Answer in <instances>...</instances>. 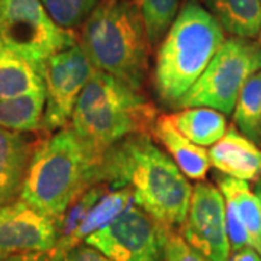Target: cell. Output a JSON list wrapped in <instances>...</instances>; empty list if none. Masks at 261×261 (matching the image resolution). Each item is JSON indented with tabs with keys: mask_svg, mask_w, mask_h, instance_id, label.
<instances>
[{
	"mask_svg": "<svg viewBox=\"0 0 261 261\" xmlns=\"http://www.w3.org/2000/svg\"><path fill=\"white\" fill-rule=\"evenodd\" d=\"M97 178L112 189L128 187L135 205L168 231L186 222L193 187L149 134L130 135L106 149Z\"/></svg>",
	"mask_w": 261,
	"mask_h": 261,
	"instance_id": "obj_1",
	"label": "cell"
},
{
	"mask_svg": "<svg viewBox=\"0 0 261 261\" xmlns=\"http://www.w3.org/2000/svg\"><path fill=\"white\" fill-rule=\"evenodd\" d=\"M79 45L97 70L142 92L152 48L138 0H99L82 25Z\"/></svg>",
	"mask_w": 261,
	"mask_h": 261,
	"instance_id": "obj_2",
	"label": "cell"
},
{
	"mask_svg": "<svg viewBox=\"0 0 261 261\" xmlns=\"http://www.w3.org/2000/svg\"><path fill=\"white\" fill-rule=\"evenodd\" d=\"M100 160L71 128L57 130L38 145L20 199L57 224L77 196L99 183Z\"/></svg>",
	"mask_w": 261,
	"mask_h": 261,
	"instance_id": "obj_3",
	"label": "cell"
},
{
	"mask_svg": "<svg viewBox=\"0 0 261 261\" xmlns=\"http://www.w3.org/2000/svg\"><path fill=\"white\" fill-rule=\"evenodd\" d=\"M159 118L148 99L100 70L86 84L71 116V129L102 159L116 142L137 134H149Z\"/></svg>",
	"mask_w": 261,
	"mask_h": 261,
	"instance_id": "obj_4",
	"label": "cell"
},
{
	"mask_svg": "<svg viewBox=\"0 0 261 261\" xmlns=\"http://www.w3.org/2000/svg\"><path fill=\"white\" fill-rule=\"evenodd\" d=\"M225 41L221 23L199 2H186L157 47L152 83L160 102L174 108L203 74Z\"/></svg>",
	"mask_w": 261,
	"mask_h": 261,
	"instance_id": "obj_5",
	"label": "cell"
},
{
	"mask_svg": "<svg viewBox=\"0 0 261 261\" xmlns=\"http://www.w3.org/2000/svg\"><path fill=\"white\" fill-rule=\"evenodd\" d=\"M258 71H261L260 42L245 38H228L203 74L173 109L211 108L231 115L244 84Z\"/></svg>",
	"mask_w": 261,
	"mask_h": 261,
	"instance_id": "obj_6",
	"label": "cell"
},
{
	"mask_svg": "<svg viewBox=\"0 0 261 261\" xmlns=\"http://www.w3.org/2000/svg\"><path fill=\"white\" fill-rule=\"evenodd\" d=\"M0 41L41 74L51 57L77 44L73 31L58 27L41 0H0Z\"/></svg>",
	"mask_w": 261,
	"mask_h": 261,
	"instance_id": "obj_7",
	"label": "cell"
},
{
	"mask_svg": "<svg viewBox=\"0 0 261 261\" xmlns=\"http://www.w3.org/2000/svg\"><path fill=\"white\" fill-rule=\"evenodd\" d=\"M96 71L97 68L79 44L53 56L45 63L42 70L45 109L41 123V132L45 137L67 128L75 103Z\"/></svg>",
	"mask_w": 261,
	"mask_h": 261,
	"instance_id": "obj_8",
	"label": "cell"
},
{
	"mask_svg": "<svg viewBox=\"0 0 261 261\" xmlns=\"http://www.w3.org/2000/svg\"><path fill=\"white\" fill-rule=\"evenodd\" d=\"M170 232L140 206L132 205L84 244L111 261H163L164 241Z\"/></svg>",
	"mask_w": 261,
	"mask_h": 261,
	"instance_id": "obj_9",
	"label": "cell"
},
{
	"mask_svg": "<svg viewBox=\"0 0 261 261\" xmlns=\"http://www.w3.org/2000/svg\"><path fill=\"white\" fill-rule=\"evenodd\" d=\"M180 231L187 243L209 261H229L225 197L214 185L199 181L193 187L187 219Z\"/></svg>",
	"mask_w": 261,
	"mask_h": 261,
	"instance_id": "obj_10",
	"label": "cell"
},
{
	"mask_svg": "<svg viewBox=\"0 0 261 261\" xmlns=\"http://www.w3.org/2000/svg\"><path fill=\"white\" fill-rule=\"evenodd\" d=\"M57 241L56 222L20 197L0 207V258L53 251Z\"/></svg>",
	"mask_w": 261,
	"mask_h": 261,
	"instance_id": "obj_11",
	"label": "cell"
},
{
	"mask_svg": "<svg viewBox=\"0 0 261 261\" xmlns=\"http://www.w3.org/2000/svg\"><path fill=\"white\" fill-rule=\"evenodd\" d=\"M47 138L41 130L18 132L0 128V207L20 197L29 164Z\"/></svg>",
	"mask_w": 261,
	"mask_h": 261,
	"instance_id": "obj_12",
	"label": "cell"
},
{
	"mask_svg": "<svg viewBox=\"0 0 261 261\" xmlns=\"http://www.w3.org/2000/svg\"><path fill=\"white\" fill-rule=\"evenodd\" d=\"M211 166L228 177L258 181L261 178V148L235 126L211 147Z\"/></svg>",
	"mask_w": 261,
	"mask_h": 261,
	"instance_id": "obj_13",
	"label": "cell"
},
{
	"mask_svg": "<svg viewBox=\"0 0 261 261\" xmlns=\"http://www.w3.org/2000/svg\"><path fill=\"white\" fill-rule=\"evenodd\" d=\"M151 135L167 149L168 155L177 164L186 177L200 181L206 177L211 167L209 152L205 147L189 141L174 125L171 115H159L152 126Z\"/></svg>",
	"mask_w": 261,
	"mask_h": 261,
	"instance_id": "obj_14",
	"label": "cell"
},
{
	"mask_svg": "<svg viewBox=\"0 0 261 261\" xmlns=\"http://www.w3.org/2000/svg\"><path fill=\"white\" fill-rule=\"evenodd\" d=\"M207 12L232 37L254 39L261 31V0H202Z\"/></svg>",
	"mask_w": 261,
	"mask_h": 261,
	"instance_id": "obj_15",
	"label": "cell"
},
{
	"mask_svg": "<svg viewBox=\"0 0 261 261\" xmlns=\"http://www.w3.org/2000/svg\"><path fill=\"white\" fill-rule=\"evenodd\" d=\"M45 90L42 74L25 58L0 47V100Z\"/></svg>",
	"mask_w": 261,
	"mask_h": 261,
	"instance_id": "obj_16",
	"label": "cell"
},
{
	"mask_svg": "<svg viewBox=\"0 0 261 261\" xmlns=\"http://www.w3.org/2000/svg\"><path fill=\"white\" fill-rule=\"evenodd\" d=\"M218 185L225 199L235 205L238 216L248 233V241L252 250L261 257V203L260 199L251 190L248 181L238 178L218 177Z\"/></svg>",
	"mask_w": 261,
	"mask_h": 261,
	"instance_id": "obj_17",
	"label": "cell"
},
{
	"mask_svg": "<svg viewBox=\"0 0 261 261\" xmlns=\"http://www.w3.org/2000/svg\"><path fill=\"white\" fill-rule=\"evenodd\" d=\"M135 205L134 196L128 187L122 189H112L108 187V190L102 195V197L96 202L90 212L84 218V221L77 228L74 235L68 241L64 251L73 248L79 244H83L84 240L96 231L102 229L103 226L109 225L113 219H116L121 214H123L130 206ZM63 251V252H64ZM60 254V252H57Z\"/></svg>",
	"mask_w": 261,
	"mask_h": 261,
	"instance_id": "obj_18",
	"label": "cell"
},
{
	"mask_svg": "<svg viewBox=\"0 0 261 261\" xmlns=\"http://www.w3.org/2000/svg\"><path fill=\"white\" fill-rule=\"evenodd\" d=\"M177 129L200 147H212L228 130L225 115L211 108H189L171 115Z\"/></svg>",
	"mask_w": 261,
	"mask_h": 261,
	"instance_id": "obj_19",
	"label": "cell"
},
{
	"mask_svg": "<svg viewBox=\"0 0 261 261\" xmlns=\"http://www.w3.org/2000/svg\"><path fill=\"white\" fill-rule=\"evenodd\" d=\"M45 90L0 100V128L18 132L41 130Z\"/></svg>",
	"mask_w": 261,
	"mask_h": 261,
	"instance_id": "obj_20",
	"label": "cell"
},
{
	"mask_svg": "<svg viewBox=\"0 0 261 261\" xmlns=\"http://www.w3.org/2000/svg\"><path fill=\"white\" fill-rule=\"evenodd\" d=\"M233 126L248 140L261 144V71L244 84L232 112Z\"/></svg>",
	"mask_w": 261,
	"mask_h": 261,
	"instance_id": "obj_21",
	"label": "cell"
},
{
	"mask_svg": "<svg viewBox=\"0 0 261 261\" xmlns=\"http://www.w3.org/2000/svg\"><path fill=\"white\" fill-rule=\"evenodd\" d=\"M151 48H157L167 35L185 0H138Z\"/></svg>",
	"mask_w": 261,
	"mask_h": 261,
	"instance_id": "obj_22",
	"label": "cell"
},
{
	"mask_svg": "<svg viewBox=\"0 0 261 261\" xmlns=\"http://www.w3.org/2000/svg\"><path fill=\"white\" fill-rule=\"evenodd\" d=\"M41 3L58 27L73 31L83 25L99 0H41Z\"/></svg>",
	"mask_w": 261,
	"mask_h": 261,
	"instance_id": "obj_23",
	"label": "cell"
},
{
	"mask_svg": "<svg viewBox=\"0 0 261 261\" xmlns=\"http://www.w3.org/2000/svg\"><path fill=\"white\" fill-rule=\"evenodd\" d=\"M163 261H209L177 231H170L164 241Z\"/></svg>",
	"mask_w": 261,
	"mask_h": 261,
	"instance_id": "obj_24",
	"label": "cell"
},
{
	"mask_svg": "<svg viewBox=\"0 0 261 261\" xmlns=\"http://www.w3.org/2000/svg\"><path fill=\"white\" fill-rule=\"evenodd\" d=\"M56 252V251H54ZM56 261H111L102 252L87 244H79L64 252H56Z\"/></svg>",
	"mask_w": 261,
	"mask_h": 261,
	"instance_id": "obj_25",
	"label": "cell"
},
{
	"mask_svg": "<svg viewBox=\"0 0 261 261\" xmlns=\"http://www.w3.org/2000/svg\"><path fill=\"white\" fill-rule=\"evenodd\" d=\"M0 261H56V252H29L20 255H12L8 258H0Z\"/></svg>",
	"mask_w": 261,
	"mask_h": 261,
	"instance_id": "obj_26",
	"label": "cell"
},
{
	"mask_svg": "<svg viewBox=\"0 0 261 261\" xmlns=\"http://www.w3.org/2000/svg\"><path fill=\"white\" fill-rule=\"evenodd\" d=\"M229 261H261V257L251 247H245L237 252H231Z\"/></svg>",
	"mask_w": 261,
	"mask_h": 261,
	"instance_id": "obj_27",
	"label": "cell"
},
{
	"mask_svg": "<svg viewBox=\"0 0 261 261\" xmlns=\"http://www.w3.org/2000/svg\"><path fill=\"white\" fill-rule=\"evenodd\" d=\"M257 197L260 199V203H261V178L257 181V185H255V192H254Z\"/></svg>",
	"mask_w": 261,
	"mask_h": 261,
	"instance_id": "obj_28",
	"label": "cell"
},
{
	"mask_svg": "<svg viewBox=\"0 0 261 261\" xmlns=\"http://www.w3.org/2000/svg\"><path fill=\"white\" fill-rule=\"evenodd\" d=\"M258 42H260V45H261V31H260V35H258Z\"/></svg>",
	"mask_w": 261,
	"mask_h": 261,
	"instance_id": "obj_29",
	"label": "cell"
},
{
	"mask_svg": "<svg viewBox=\"0 0 261 261\" xmlns=\"http://www.w3.org/2000/svg\"><path fill=\"white\" fill-rule=\"evenodd\" d=\"M0 47H3V44H2V41H0Z\"/></svg>",
	"mask_w": 261,
	"mask_h": 261,
	"instance_id": "obj_30",
	"label": "cell"
}]
</instances>
